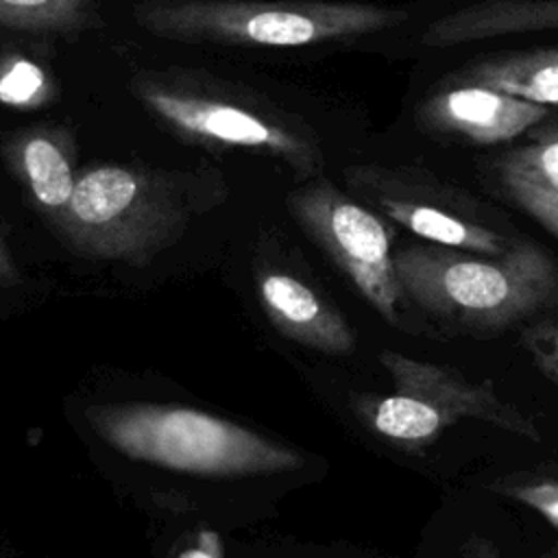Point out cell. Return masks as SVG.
<instances>
[{
    "instance_id": "5",
    "label": "cell",
    "mask_w": 558,
    "mask_h": 558,
    "mask_svg": "<svg viewBox=\"0 0 558 558\" xmlns=\"http://www.w3.org/2000/svg\"><path fill=\"white\" fill-rule=\"evenodd\" d=\"M131 92L185 144L275 157L301 179L316 177L323 168V150L310 126L255 98L155 74L133 78Z\"/></svg>"
},
{
    "instance_id": "19",
    "label": "cell",
    "mask_w": 558,
    "mask_h": 558,
    "mask_svg": "<svg viewBox=\"0 0 558 558\" xmlns=\"http://www.w3.org/2000/svg\"><path fill=\"white\" fill-rule=\"evenodd\" d=\"M512 495L541 512L554 527H558V484L556 482H530L512 488Z\"/></svg>"
},
{
    "instance_id": "3",
    "label": "cell",
    "mask_w": 558,
    "mask_h": 558,
    "mask_svg": "<svg viewBox=\"0 0 558 558\" xmlns=\"http://www.w3.org/2000/svg\"><path fill=\"white\" fill-rule=\"evenodd\" d=\"M89 429L118 453L161 469L244 477L286 473L303 456L246 425L177 403H94L83 412Z\"/></svg>"
},
{
    "instance_id": "15",
    "label": "cell",
    "mask_w": 558,
    "mask_h": 558,
    "mask_svg": "<svg viewBox=\"0 0 558 558\" xmlns=\"http://www.w3.org/2000/svg\"><path fill=\"white\" fill-rule=\"evenodd\" d=\"M497 174H510L558 192V126L532 133L530 142L501 155Z\"/></svg>"
},
{
    "instance_id": "18",
    "label": "cell",
    "mask_w": 558,
    "mask_h": 558,
    "mask_svg": "<svg viewBox=\"0 0 558 558\" xmlns=\"http://www.w3.org/2000/svg\"><path fill=\"white\" fill-rule=\"evenodd\" d=\"M521 347L527 351L541 375L558 384V316L530 320L521 329Z\"/></svg>"
},
{
    "instance_id": "16",
    "label": "cell",
    "mask_w": 558,
    "mask_h": 558,
    "mask_svg": "<svg viewBox=\"0 0 558 558\" xmlns=\"http://www.w3.org/2000/svg\"><path fill=\"white\" fill-rule=\"evenodd\" d=\"M52 83L41 65L22 54L0 59V102L15 109H35L48 102Z\"/></svg>"
},
{
    "instance_id": "8",
    "label": "cell",
    "mask_w": 558,
    "mask_h": 558,
    "mask_svg": "<svg viewBox=\"0 0 558 558\" xmlns=\"http://www.w3.org/2000/svg\"><path fill=\"white\" fill-rule=\"evenodd\" d=\"M344 174L360 196L427 244L480 255H501L510 248L506 235L475 220L451 194L438 192V185L416 174L381 166H353Z\"/></svg>"
},
{
    "instance_id": "6",
    "label": "cell",
    "mask_w": 558,
    "mask_h": 558,
    "mask_svg": "<svg viewBox=\"0 0 558 558\" xmlns=\"http://www.w3.org/2000/svg\"><path fill=\"white\" fill-rule=\"evenodd\" d=\"M379 364L392 379V392L362 399L355 412L390 442L425 447L462 418L490 423L532 442L541 440L538 425L499 399L490 381H473L456 368L397 351H381Z\"/></svg>"
},
{
    "instance_id": "17",
    "label": "cell",
    "mask_w": 558,
    "mask_h": 558,
    "mask_svg": "<svg viewBox=\"0 0 558 558\" xmlns=\"http://www.w3.org/2000/svg\"><path fill=\"white\" fill-rule=\"evenodd\" d=\"M499 181L508 196L527 216H532L541 227H545L549 233L558 238V192L510 174H499Z\"/></svg>"
},
{
    "instance_id": "21",
    "label": "cell",
    "mask_w": 558,
    "mask_h": 558,
    "mask_svg": "<svg viewBox=\"0 0 558 558\" xmlns=\"http://www.w3.org/2000/svg\"><path fill=\"white\" fill-rule=\"evenodd\" d=\"M22 281V272L15 264V257L0 233V288H13Z\"/></svg>"
},
{
    "instance_id": "11",
    "label": "cell",
    "mask_w": 558,
    "mask_h": 558,
    "mask_svg": "<svg viewBox=\"0 0 558 558\" xmlns=\"http://www.w3.org/2000/svg\"><path fill=\"white\" fill-rule=\"evenodd\" d=\"M257 296L268 323L288 340L325 355H349L355 333L347 318L292 272L268 268L257 275Z\"/></svg>"
},
{
    "instance_id": "12",
    "label": "cell",
    "mask_w": 558,
    "mask_h": 558,
    "mask_svg": "<svg viewBox=\"0 0 558 558\" xmlns=\"http://www.w3.org/2000/svg\"><path fill=\"white\" fill-rule=\"evenodd\" d=\"M558 31V0H480L429 22L421 35L427 48Z\"/></svg>"
},
{
    "instance_id": "9",
    "label": "cell",
    "mask_w": 558,
    "mask_h": 558,
    "mask_svg": "<svg viewBox=\"0 0 558 558\" xmlns=\"http://www.w3.org/2000/svg\"><path fill=\"white\" fill-rule=\"evenodd\" d=\"M547 113L543 105L493 87L445 83L421 102L416 118L432 133L471 144H504L538 126Z\"/></svg>"
},
{
    "instance_id": "4",
    "label": "cell",
    "mask_w": 558,
    "mask_h": 558,
    "mask_svg": "<svg viewBox=\"0 0 558 558\" xmlns=\"http://www.w3.org/2000/svg\"><path fill=\"white\" fill-rule=\"evenodd\" d=\"M133 17L170 41L296 48L388 31L408 11L327 0H140Z\"/></svg>"
},
{
    "instance_id": "7",
    "label": "cell",
    "mask_w": 558,
    "mask_h": 558,
    "mask_svg": "<svg viewBox=\"0 0 558 558\" xmlns=\"http://www.w3.org/2000/svg\"><path fill=\"white\" fill-rule=\"evenodd\" d=\"M288 209L362 299L397 325L405 296L395 268L392 235L381 216L327 179H312L296 187L288 196Z\"/></svg>"
},
{
    "instance_id": "10",
    "label": "cell",
    "mask_w": 558,
    "mask_h": 558,
    "mask_svg": "<svg viewBox=\"0 0 558 558\" xmlns=\"http://www.w3.org/2000/svg\"><path fill=\"white\" fill-rule=\"evenodd\" d=\"M0 153L28 205L54 231L81 172L74 131L57 122L26 126L9 133Z\"/></svg>"
},
{
    "instance_id": "20",
    "label": "cell",
    "mask_w": 558,
    "mask_h": 558,
    "mask_svg": "<svg viewBox=\"0 0 558 558\" xmlns=\"http://www.w3.org/2000/svg\"><path fill=\"white\" fill-rule=\"evenodd\" d=\"M174 558H225L222 538L211 527H201L194 532L192 541L177 551Z\"/></svg>"
},
{
    "instance_id": "13",
    "label": "cell",
    "mask_w": 558,
    "mask_h": 558,
    "mask_svg": "<svg viewBox=\"0 0 558 558\" xmlns=\"http://www.w3.org/2000/svg\"><path fill=\"white\" fill-rule=\"evenodd\" d=\"M445 83L484 85L543 107H558V46L480 59L453 72Z\"/></svg>"
},
{
    "instance_id": "2",
    "label": "cell",
    "mask_w": 558,
    "mask_h": 558,
    "mask_svg": "<svg viewBox=\"0 0 558 558\" xmlns=\"http://www.w3.org/2000/svg\"><path fill=\"white\" fill-rule=\"evenodd\" d=\"M395 268L405 301L460 329L499 331L558 303V266L532 242L501 255L410 244Z\"/></svg>"
},
{
    "instance_id": "14",
    "label": "cell",
    "mask_w": 558,
    "mask_h": 558,
    "mask_svg": "<svg viewBox=\"0 0 558 558\" xmlns=\"http://www.w3.org/2000/svg\"><path fill=\"white\" fill-rule=\"evenodd\" d=\"M102 0H0V28L70 35L98 26Z\"/></svg>"
},
{
    "instance_id": "1",
    "label": "cell",
    "mask_w": 558,
    "mask_h": 558,
    "mask_svg": "<svg viewBox=\"0 0 558 558\" xmlns=\"http://www.w3.org/2000/svg\"><path fill=\"white\" fill-rule=\"evenodd\" d=\"M225 198L227 181L214 168L92 163L54 233L76 255L142 268Z\"/></svg>"
}]
</instances>
